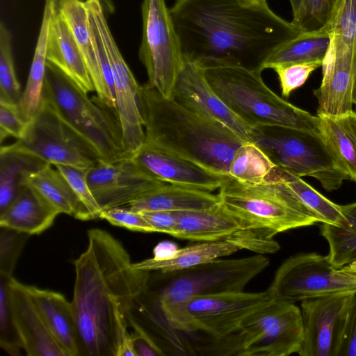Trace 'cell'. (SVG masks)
Returning <instances> with one entry per match:
<instances>
[{
    "label": "cell",
    "instance_id": "cell-1",
    "mask_svg": "<svg viewBox=\"0 0 356 356\" xmlns=\"http://www.w3.org/2000/svg\"><path fill=\"white\" fill-rule=\"evenodd\" d=\"M86 250L74 261L72 305L79 355L135 356L128 315L150 271L135 268L123 245L107 231L88 232Z\"/></svg>",
    "mask_w": 356,
    "mask_h": 356
},
{
    "label": "cell",
    "instance_id": "cell-2",
    "mask_svg": "<svg viewBox=\"0 0 356 356\" xmlns=\"http://www.w3.org/2000/svg\"><path fill=\"white\" fill-rule=\"evenodd\" d=\"M184 60L261 72L270 54L299 32L266 0H175L170 8Z\"/></svg>",
    "mask_w": 356,
    "mask_h": 356
},
{
    "label": "cell",
    "instance_id": "cell-3",
    "mask_svg": "<svg viewBox=\"0 0 356 356\" xmlns=\"http://www.w3.org/2000/svg\"><path fill=\"white\" fill-rule=\"evenodd\" d=\"M139 104L144 143L228 175L235 152L244 143L232 131L163 97L147 83L140 86Z\"/></svg>",
    "mask_w": 356,
    "mask_h": 356
},
{
    "label": "cell",
    "instance_id": "cell-4",
    "mask_svg": "<svg viewBox=\"0 0 356 356\" xmlns=\"http://www.w3.org/2000/svg\"><path fill=\"white\" fill-rule=\"evenodd\" d=\"M268 265L267 257L256 255L216 259L179 270L150 271L147 288L138 300L171 326L181 306L191 298L243 291Z\"/></svg>",
    "mask_w": 356,
    "mask_h": 356
},
{
    "label": "cell",
    "instance_id": "cell-5",
    "mask_svg": "<svg viewBox=\"0 0 356 356\" xmlns=\"http://www.w3.org/2000/svg\"><path fill=\"white\" fill-rule=\"evenodd\" d=\"M203 67L214 91L251 127L276 126L320 134L319 117L277 95L263 81L261 72L232 64Z\"/></svg>",
    "mask_w": 356,
    "mask_h": 356
},
{
    "label": "cell",
    "instance_id": "cell-6",
    "mask_svg": "<svg viewBox=\"0 0 356 356\" xmlns=\"http://www.w3.org/2000/svg\"><path fill=\"white\" fill-rule=\"evenodd\" d=\"M220 205L243 229L273 236L277 233L318 222L314 215L282 180L248 184L225 175L217 194Z\"/></svg>",
    "mask_w": 356,
    "mask_h": 356
},
{
    "label": "cell",
    "instance_id": "cell-7",
    "mask_svg": "<svg viewBox=\"0 0 356 356\" xmlns=\"http://www.w3.org/2000/svg\"><path fill=\"white\" fill-rule=\"evenodd\" d=\"M42 98L83 136L95 147L102 162H115L131 156L123 149L117 118L97 97L88 93L47 60Z\"/></svg>",
    "mask_w": 356,
    "mask_h": 356
},
{
    "label": "cell",
    "instance_id": "cell-8",
    "mask_svg": "<svg viewBox=\"0 0 356 356\" xmlns=\"http://www.w3.org/2000/svg\"><path fill=\"white\" fill-rule=\"evenodd\" d=\"M253 143L277 166L300 177H314L328 192L339 188L343 181L348 179L320 134L283 127H258L253 128Z\"/></svg>",
    "mask_w": 356,
    "mask_h": 356
},
{
    "label": "cell",
    "instance_id": "cell-9",
    "mask_svg": "<svg viewBox=\"0 0 356 356\" xmlns=\"http://www.w3.org/2000/svg\"><path fill=\"white\" fill-rule=\"evenodd\" d=\"M273 300L289 303L338 294H356V261L334 266L327 255L300 253L285 260L266 291Z\"/></svg>",
    "mask_w": 356,
    "mask_h": 356
},
{
    "label": "cell",
    "instance_id": "cell-10",
    "mask_svg": "<svg viewBox=\"0 0 356 356\" xmlns=\"http://www.w3.org/2000/svg\"><path fill=\"white\" fill-rule=\"evenodd\" d=\"M13 145L52 165L88 170L102 162L92 144L43 98L22 136Z\"/></svg>",
    "mask_w": 356,
    "mask_h": 356
},
{
    "label": "cell",
    "instance_id": "cell-11",
    "mask_svg": "<svg viewBox=\"0 0 356 356\" xmlns=\"http://www.w3.org/2000/svg\"><path fill=\"white\" fill-rule=\"evenodd\" d=\"M143 35L139 59L146 69V83L163 97L172 99L184 57L170 8L165 0H143Z\"/></svg>",
    "mask_w": 356,
    "mask_h": 356
},
{
    "label": "cell",
    "instance_id": "cell-12",
    "mask_svg": "<svg viewBox=\"0 0 356 356\" xmlns=\"http://www.w3.org/2000/svg\"><path fill=\"white\" fill-rule=\"evenodd\" d=\"M270 300L266 291H241L195 296L181 306L171 326L190 340L196 334L226 337L238 330L249 314Z\"/></svg>",
    "mask_w": 356,
    "mask_h": 356
},
{
    "label": "cell",
    "instance_id": "cell-13",
    "mask_svg": "<svg viewBox=\"0 0 356 356\" xmlns=\"http://www.w3.org/2000/svg\"><path fill=\"white\" fill-rule=\"evenodd\" d=\"M239 356H288L303 341L301 309L293 303L270 300L249 314L238 329Z\"/></svg>",
    "mask_w": 356,
    "mask_h": 356
},
{
    "label": "cell",
    "instance_id": "cell-14",
    "mask_svg": "<svg viewBox=\"0 0 356 356\" xmlns=\"http://www.w3.org/2000/svg\"><path fill=\"white\" fill-rule=\"evenodd\" d=\"M94 26L111 68L115 114L120 128L124 150L130 156L145 142L144 123L139 104L140 86L126 63L107 24L100 0L86 2Z\"/></svg>",
    "mask_w": 356,
    "mask_h": 356
},
{
    "label": "cell",
    "instance_id": "cell-15",
    "mask_svg": "<svg viewBox=\"0 0 356 356\" xmlns=\"http://www.w3.org/2000/svg\"><path fill=\"white\" fill-rule=\"evenodd\" d=\"M55 7L69 26L95 87L98 99L115 111L111 68L86 6L80 0H58Z\"/></svg>",
    "mask_w": 356,
    "mask_h": 356
},
{
    "label": "cell",
    "instance_id": "cell-16",
    "mask_svg": "<svg viewBox=\"0 0 356 356\" xmlns=\"http://www.w3.org/2000/svg\"><path fill=\"white\" fill-rule=\"evenodd\" d=\"M184 60L172 99L193 112L225 126L243 141L253 143V128L214 91L205 76L204 67L197 62Z\"/></svg>",
    "mask_w": 356,
    "mask_h": 356
},
{
    "label": "cell",
    "instance_id": "cell-17",
    "mask_svg": "<svg viewBox=\"0 0 356 356\" xmlns=\"http://www.w3.org/2000/svg\"><path fill=\"white\" fill-rule=\"evenodd\" d=\"M87 181L102 211L124 206L168 184L148 175L131 157L112 163L100 162L88 170Z\"/></svg>",
    "mask_w": 356,
    "mask_h": 356
},
{
    "label": "cell",
    "instance_id": "cell-18",
    "mask_svg": "<svg viewBox=\"0 0 356 356\" xmlns=\"http://www.w3.org/2000/svg\"><path fill=\"white\" fill-rule=\"evenodd\" d=\"M355 294H338L301 302V356H336L347 309Z\"/></svg>",
    "mask_w": 356,
    "mask_h": 356
},
{
    "label": "cell",
    "instance_id": "cell-19",
    "mask_svg": "<svg viewBox=\"0 0 356 356\" xmlns=\"http://www.w3.org/2000/svg\"><path fill=\"white\" fill-rule=\"evenodd\" d=\"M321 67V83L314 90L318 101L317 115L333 116L353 111L356 49L330 38Z\"/></svg>",
    "mask_w": 356,
    "mask_h": 356
},
{
    "label": "cell",
    "instance_id": "cell-20",
    "mask_svg": "<svg viewBox=\"0 0 356 356\" xmlns=\"http://www.w3.org/2000/svg\"><path fill=\"white\" fill-rule=\"evenodd\" d=\"M131 158L148 175L169 184L212 192L220 188L224 177L192 161L145 143Z\"/></svg>",
    "mask_w": 356,
    "mask_h": 356
},
{
    "label": "cell",
    "instance_id": "cell-21",
    "mask_svg": "<svg viewBox=\"0 0 356 356\" xmlns=\"http://www.w3.org/2000/svg\"><path fill=\"white\" fill-rule=\"evenodd\" d=\"M12 320L28 356H67L30 297L26 284L13 277L8 283Z\"/></svg>",
    "mask_w": 356,
    "mask_h": 356
},
{
    "label": "cell",
    "instance_id": "cell-22",
    "mask_svg": "<svg viewBox=\"0 0 356 356\" xmlns=\"http://www.w3.org/2000/svg\"><path fill=\"white\" fill-rule=\"evenodd\" d=\"M46 57L48 62L70 78L86 92L95 90L76 40L55 6L49 26Z\"/></svg>",
    "mask_w": 356,
    "mask_h": 356
},
{
    "label": "cell",
    "instance_id": "cell-23",
    "mask_svg": "<svg viewBox=\"0 0 356 356\" xmlns=\"http://www.w3.org/2000/svg\"><path fill=\"white\" fill-rule=\"evenodd\" d=\"M53 337L67 356H79L77 327L72 302L60 293L26 285Z\"/></svg>",
    "mask_w": 356,
    "mask_h": 356
},
{
    "label": "cell",
    "instance_id": "cell-24",
    "mask_svg": "<svg viewBox=\"0 0 356 356\" xmlns=\"http://www.w3.org/2000/svg\"><path fill=\"white\" fill-rule=\"evenodd\" d=\"M60 214L34 188L26 184L14 201L0 213V227L29 235L40 234Z\"/></svg>",
    "mask_w": 356,
    "mask_h": 356
},
{
    "label": "cell",
    "instance_id": "cell-25",
    "mask_svg": "<svg viewBox=\"0 0 356 356\" xmlns=\"http://www.w3.org/2000/svg\"><path fill=\"white\" fill-rule=\"evenodd\" d=\"M219 204L217 194L168 184L140 196L124 206L133 211L143 212L209 210L218 207Z\"/></svg>",
    "mask_w": 356,
    "mask_h": 356
},
{
    "label": "cell",
    "instance_id": "cell-26",
    "mask_svg": "<svg viewBox=\"0 0 356 356\" xmlns=\"http://www.w3.org/2000/svg\"><path fill=\"white\" fill-rule=\"evenodd\" d=\"M174 237L197 242L227 239L243 229L240 223L219 204L209 210L177 211Z\"/></svg>",
    "mask_w": 356,
    "mask_h": 356
},
{
    "label": "cell",
    "instance_id": "cell-27",
    "mask_svg": "<svg viewBox=\"0 0 356 356\" xmlns=\"http://www.w3.org/2000/svg\"><path fill=\"white\" fill-rule=\"evenodd\" d=\"M318 116L320 135L337 166L356 182V113Z\"/></svg>",
    "mask_w": 356,
    "mask_h": 356
},
{
    "label": "cell",
    "instance_id": "cell-28",
    "mask_svg": "<svg viewBox=\"0 0 356 356\" xmlns=\"http://www.w3.org/2000/svg\"><path fill=\"white\" fill-rule=\"evenodd\" d=\"M48 164L13 144L0 149V213L14 201L29 178Z\"/></svg>",
    "mask_w": 356,
    "mask_h": 356
},
{
    "label": "cell",
    "instance_id": "cell-29",
    "mask_svg": "<svg viewBox=\"0 0 356 356\" xmlns=\"http://www.w3.org/2000/svg\"><path fill=\"white\" fill-rule=\"evenodd\" d=\"M26 184L34 188L60 213H65L81 220L92 219L89 211L66 179L52 164H48L32 175Z\"/></svg>",
    "mask_w": 356,
    "mask_h": 356
},
{
    "label": "cell",
    "instance_id": "cell-30",
    "mask_svg": "<svg viewBox=\"0 0 356 356\" xmlns=\"http://www.w3.org/2000/svg\"><path fill=\"white\" fill-rule=\"evenodd\" d=\"M238 250L240 248L229 238L202 242L178 249L170 258L156 259L152 257L133 263V266L135 268L147 271L179 270L232 254Z\"/></svg>",
    "mask_w": 356,
    "mask_h": 356
},
{
    "label": "cell",
    "instance_id": "cell-31",
    "mask_svg": "<svg viewBox=\"0 0 356 356\" xmlns=\"http://www.w3.org/2000/svg\"><path fill=\"white\" fill-rule=\"evenodd\" d=\"M328 31L322 28L299 32L282 42L267 58L262 70L281 64L323 60L330 46Z\"/></svg>",
    "mask_w": 356,
    "mask_h": 356
},
{
    "label": "cell",
    "instance_id": "cell-32",
    "mask_svg": "<svg viewBox=\"0 0 356 356\" xmlns=\"http://www.w3.org/2000/svg\"><path fill=\"white\" fill-rule=\"evenodd\" d=\"M55 3L45 1L42 24L27 82L18 105L19 111L29 122L40 106L45 76L47 43L49 26Z\"/></svg>",
    "mask_w": 356,
    "mask_h": 356
},
{
    "label": "cell",
    "instance_id": "cell-33",
    "mask_svg": "<svg viewBox=\"0 0 356 356\" xmlns=\"http://www.w3.org/2000/svg\"><path fill=\"white\" fill-rule=\"evenodd\" d=\"M343 224L322 223L321 234L329 245L332 264L341 268L356 261V202L340 205Z\"/></svg>",
    "mask_w": 356,
    "mask_h": 356
},
{
    "label": "cell",
    "instance_id": "cell-34",
    "mask_svg": "<svg viewBox=\"0 0 356 356\" xmlns=\"http://www.w3.org/2000/svg\"><path fill=\"white\" fill-rule=\"evenodd\" d=\"M277 173L299 200L314 215L318 222L337 226L343 224L340 205L325 197L301 177L278 166Z\"/></svg>",
    "mask_w": 356,
    "mask_h": 356
},
{
    "label": "cell",
    "instance_id": "cell-35",
    "mask_svg": "<svg viewBox=\"0 0 356 356\" xmlns=\"http://www.w3.org/2000/svg\"><path fill=\"white\" fill-rule=\"evenodd\" d=\"M276 165L254 143L244 142L230 163L229 176L248 184L268 181Z\"/></svg>",
    "mask_w": 356,
    "mask_h": 356
},
{
    "label": "cell",
    "instance_id": "cell-36",
    "mask_svg": "<svg viewBox=\"0 0 356 356\" xmlns=\"http://www.w3.org/2000/svg\"><path fill=\"white\" fill-rule=\"evenodd\" d=\"M22 92L17 79L12 54L11 34L0 24V102L19 105Z\"/></svg>",
    "mask_w": 356,
    "mask_h": 356
},
{
    "label": "cell",
    "instance_id": "cell-37",
    "mask_svg": "<svg viewBox=\"0 0 356 356\" xmlns=\"http://www.w3.org/2000/svg\"><path fill=\"white\" fill-rule=\"evenodd\" d=\"M324 27L330 38L356 49V0H337Z\"/></svg>",
    "mask_w": 356,
    "mask_h": 356
},
{
    "label": "cell",
    "instance_id": "cell-38",
    "mask_svg": "<svg viewBox=\"0 0 356 356\" xmlns=\"http://www.w3.org/2000/svg\"><path fill=\"white\" fill-rule=\"evenodd\" d=\"M337 0H302L291 22L298 32L311 31L324 26Z\"/></svg>",
    "mask_w": 356,
    "mask_h": 356
},
{
    "label": "cell",
    "instance_id": "cell-39",
    "mask_svg": "<svg viewBox=\"0 0 356 356\" xmlns=\"http://www.w3.org/2000/svg\"><path fill=\"white\" fill-rule=\"evenodd\" d=\"M11 277L0 276V346L10 355L17 356L22 346L10 310L8 283Z\"/></svg>",
    "mask_w": 356,
    "mask_h": 356
},
{
    "label": "cell",
    "instance_id": "cell-40",
    "mask_svg": "<svg viewBox=\"0 0 356 356\" xmlns=\"http://www.w3.org/2000/svg\"><path fill=\"white\" fill-rule=\"evenodd\" d=\"M323 60H314L303 63H293L273 66V69L277 74L282 95L287 98L291 93L301 87L309 75L317 68L321 67Z\"/></svg>",
    "mask_w": 356,
    "mask_h": 356
},
{
    "label": "cell",
    "instance_id": "cell-41",
    "mask_svg": "<svg viewBox=\"0 0 356 356\" xmlns=\"http://www.w3.org/2000/svg\"><path fill=\"white\" fill-rule=\"evenodd\" d=\"M29 234L1 227L0 276L11 277L13 269Z\"/></svg>",
    "mask_w": 356,
    "mask_h": 356
},
{
    "label": "cell",
    "instance_id": "cell-42",
    "mask_svg": "<svg viewBox=\"0 0 356 356\" xmlns=\"http://www.w3.org/2000/svg\"><path fill=\"white\" fill-rule=\"evenodd\" d=\"M64 176L77 197L88 209L92 219L99 217L102 211L95 200L88 184L87 170L74 166L56 164L53 165Z\"/></svg>",
    "mask_w": 356,
    "mask_h": 356
},
{
    "label": "cell",
    "instance_id": "cell-43",
    "mask_svg": "<svg viewBox=\"0 0 356 356\" xmlns=\"http://www.w3.org/2000/svg\"><path fill=\"white\" fill-rule=\"evenodd\" d=\"M99 218L106 220L113 225L132 231L155 232L152 226L140 212L133 211L125 206L104 209L101 211Z\"/></svg>",
    "mask_w": 356,
    "mask_h": 356
},
{
    "label": "cell",
    "instance_id": "cell-44",
    "mask_svg": "<svg viewBox=\"0 0 356 356\" xmlns=\"http://www.w3.org/2000/svg\"><path fill=\"white\" fill-rule=\"evenodd\" d=\"M18 105L0 102V140L8 136L19 139L27 125Z\"/></svg>",
    "mask_w": 356,
    "mask_h": 356
},
{
    "label": "cell",
    "instance_id": "cell-45",
    "mask_svg": "<svg viewBox=\"0 0 356 356\" xmlns=\"http://www.w3.org/2000/svg\"><path fill=\"white\" fill-rule=\"evenodd\" d=\"M336 356H356V294L345 316Z\"/></svg>",
    "mask_w": 356,
    "mask_h": 356
},
{
    "label": "cell",
    "instance_id": "cell-46",
    "mask_svg": "<svg viewBox=\"0 0 356 356\" xmlns=\"http://www.w3.org/2000/svg\"><path fill=\"white\" fill-rule=\"evenodd\" d=\"M155 232L174 236L177 222V211H150L140 212Z\"/></svg>",
    "mask_w": 356,
    "mask_h": 356
},
{
    "label": "cell",
    "instance_id": "cell-47",
    "mask_svg": "<svg viewBox=\"0 0 356 356\" xmlns=\"http://www.w3.org/2000/svg\"><path fill=\"white\" fill-rule=\"evenodd\" d=\"M131 341L135 356H163L152 340L138 330L131 333Z\"/></svg>",
    "mask_w": 356,
    "mask_h": 356
},
{
    "label": "cell",
    "instance_id": "cell-48",
    "mask_svg": "<svg viewBox=\"0 0 356 356\" xmlns=\"http://www.w3.org/2000/svg\"><path fill=\"white\" fill-rule=\"evenodd\" d=\"M177 245L171 241H162L153 250V257L156 259L170 258L178 250Z\"/></svg>",
    "mask_w": 356,
    "mask_h": 356
},
{
    "label": "cell",
    "instance_id": "cell-49",
    "mask_svg": "<svg viewBox=\"0 0 356 356\" xmlns=\"http://www.w3.org/2000/svg\"><path fill=\"white\" fill-rule=\"evenodd\" d=\"M292 8L293 15H295L299 9L302 0H289Z\"/></svg>",
    "mask_w": 356,
    "mask_h": 356
},
{
    "label": "cell",
    "instance_id": "cell-50",
    "mask_svg": "<svg viewBox=\"0 0 356 356\" xmlns=\"http://www.w3.org/2000/svg\"><path fill=\"white\" fill-rule=\"evenodd\" d=\"M353 102L356 105V71L353 83Z\"/></svg>",
    "mask_w": 356,
    "mask_h": 356
},
{
    "label": "cell",
    "instance_id": "cell-51",
    "mask_svg": "<svg viewBox=\"0 0 356 356\" xmlns=\"http://www.w3.org/2000/svg\"><path fill=\"white\" fill-rule=\"evenodd\" d=\"M57 1H58V0H45V1H52V2H54V3H56ZM80 1H83V2H86L88 0H80Z\"/></svg>",
    "mask_w": 356,
    "mask_h": 356
}]
</instances>
